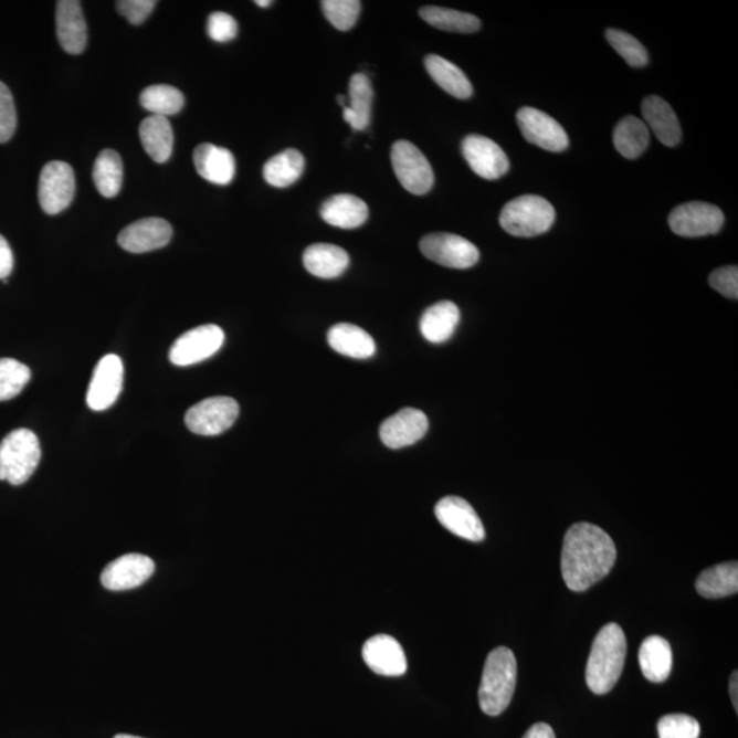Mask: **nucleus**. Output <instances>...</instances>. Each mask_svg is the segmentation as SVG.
Wrapping results in <instances>:
<instances>
[{
    "label": "nucleus",
    "instance_id": "nucleus-1",
    "mask_svg": "<svg viewBox=\"0 0 738 738\" xmlns=\"http://www.w3.org/2000/svg\"><path fill=\"white\" fill-rule=\"evenodd\" d=\"M616 549L602 528L590 523L573 524L565 535L561 570L569 590L582 592L607 578L613 569Z\"/></svg>",
    "mask_w": 738,
    "mask_h": 738
},
{
    "label": "nucleus",
    "instance_id": "nucleus-2",
    "mask_svg": "<svg viewBox=\"0 0 738 738\" xmlns=\"http://www.w3.org/2000/svg\"><path fill=\"white\" fill-rule=\"evenodd\" d=\"M626 658V637L620 625L603 626L593 640L587 663V685L593 694H609L619 683Z\"/></svg>",
    "mask_w": 738,
    "mask_h": 738
},
{
    "label": "nucleus",
    "instance_id": "nucleus-3",
    "mask_svg": "<svg viewBox=\"0 0 738 738\" xmlns=\"http://www.w3.org/2000/svg\"><path fill=\"white\" fill-rule=\"evenodd\" d=\"M517 683V661L512 650L498 647L488 654L484 665L478 705L482 711L497 717L509 707Z\"/></svg>",
    "mask_w": 738,
    "mask_h": 738
},
{
    "label": "nucleus",
    "instance_id": "nucleus-4",
    "mask_svg": "<svg viewBox=\"0 0 738 738\" xmlns=\"http://www.w3.org/2000/svg\"><path fill=\"white\" fill-rule=\"evenodd\" d=\"M42 449L39 437L27 429L10 432L0 443V481L21 486L38 470Z\"/></svg>",
    "mask_w": 738,
    "mask_h": 738
},
{
    "label": "nucleus",
    "instance_id": "nucleus-5",
    "mask_svg": "<svg viewBox=\"0 0 738 738\" xmlns=\"http://www.w3.org/2000/svg\"><path fill=\"white\" fill-rule=\"evenodd\" d=\"M556 221V210L540 196L527 194L509 201L500 212L499 223L515 238H536L549 232Z\"/></svg>",
    "mask_w": 738,
    "mask_h": 738
},
{
    "label": "nucleus",
    "instance_id": "nucleus-6",
    "mask_svg": "<svg viewBox=\"0 0 738 738\" xmlns=\"http://www.w3.org/2000/svg\"><path fill=\"white\" fill-rule=\"evenodd\" d=\"M391 165L398 181L409 193L423 196L434 187V171L429 159L412 143L400 140L391 148Z\"/></svg>",
    "mask_w": 738,
    "mask_h": 738
},
{
    "label": "nucleus",
    "instance_id": "nucleus-7",
    "mask_svg": "<svg viewBox=\"0 0 738 738\" xmlns=\"http://www.w3.org/2000/svg\"><path fill=\"white\" fill-rule=\"evenodd\" d=\"M239 414L240 405L233 398L212 397L190 408L184 423L193 434L215 436L232 429Z\"/></svg>",
    "mask_w": 738,
    "mask_h": 738
},
{
    "label": "nucleus",
    "instance_id": "nucleus-8",
    "mask_svg": "<svg viewBox=\"0 0 738 738\" xmlns=\"http://www.w3.org/2000/svg\"><path fill=\"white\" fill-rule=\"evenodd\" d=\"M76 193V178L66 161L54 160L45 165L39 180V203L49 215H56L72 204Z\"/></svg>",
    "mask_w": 738,
    "mask_h": 738
},
{
    "label": "nucleus",
    "instance_id": "nucleus-9",
    "mask_svg": "<svg viewBox=\"0 0 738 738\" xmlns=\"http://www.w3.org/2000/svg\"><path fill=\"white\" fill-rule=\"evenodd\" d=\"M420 251L429 261L449 268H471L481 259V252L471 241L450 233L425 235L420 241Z\"/></svg>",
    "mask_w": 738,
    "mask_h": 738
},
{
    "label": "nucleus",
    "instance_id": "nucleus-10",
    "mask_svg": "<svg viewBox=\"0 0 738 738\" xmlns=\"http://www.w3.org/2000/svg\"><path fill=\"white\" fill-rule=\"evenodd\" d=\"M224 344V333L217 325H204L189 330L172 344L170 361L177 367H189L209 360Z\"/></svg>",
    "mask_w": 738,
    "mask_h": 738
},
{
    "label": "nucleus",
    "instance_id": "nucleus-11",
    "mask_svg": "<svg viewBox=\"0 0 738 738\" xmlns=\"http://www.w3.org/2000/svg\"><path fill=\"white\" fill-rule=\"evenodd\" d=\"M725 223L724 212L717 205L690 201L676 207L668 217V224L677 235L696 239L717 234Z\"/></svg>",
    "mask_w": 738,
    "mask_h": 738
},
{
    "label": "nucleus",
    "instance_id": "nucleus-12",
    "mask_svg": "<svg viewBox=\"0 0 738 738\" xmlns=\"http://www.w3.org/2000/svg\"><path fill=\"white\" fill-rule=\"evenodd\" d=\"M517 124L528 143L546 151L562 152L569 146V137L562 126L538 108L518 109Z\"/></svg>",
    "mask_w": 738,
    "mask_h": 738
},
{
    "label": "nucleus",
    "instance_id": "nucleus-13",
    "mask_svg": "<svg viewBox=\"0 0 738 738\" xmlns=\"http://www.w3.org/2000/svg\"><path fill=\"white\" fill-rule=\"evenodd\" d=\"M124 386V362L118 356L107 355L97 362L86 394V403L95 412L107 411L117 402Z\"/></svg>",
    "mask_w": 738,
    "mask_h": 738
},
{
    "label": "nucleus",
    "instance_id": "nucleus-14",
    "mask_svg": "<svg viewBox=\"0 0 738 738\" xmlns=\"http://www.w3.org/2000/svg\"><path fill=\"white\" fill-rule=\"evenodd\" d=\"M463 155L471 169L484 180H499L509 171V159L497 143L492 138L471 135L463 141Z\"/></svg>",
    "mask_w": 738,
    "mask_h": 738
},
{
    "label": "nucleus",
    "instance_id": "nucleus-15",
    "mask_svg": "<svg viewBox=\"0 0 738 738\" xmlns=\"http://www.w3.org/2000/svg\"><path fill=\"white\" fill-rule=\"evenodd\" d=\"M435 516L450 533L465 540L483 541L486 538L481 517L470 502L460 497H446L437 502Z\"/></svg>",
    "mask_w": 738,
    "mask_h": 738
},
{
    "label": "nucleus",
    "instance_id": "nucleus-16",
    "mask_svg": "<svg viewBox=\"0 0 738 738\" xmlns=\"http://www.w3.org/2000/svg\"><path fill=\"white\" fill-rule=\"evenodd\" d=\"M155 562L143 554H126L108 563L101 576L103 587L109 591H128L151 579Z\"/></svg>",
    "mask_w": 738,
    "mask_h": 738
},
{
    "label": "nucleus",
    "instance_id": "nucleus-17",
    "mask_svg": "<svg viewBox=\"0 0 738 738\" xmlns=\"http://www.w3.org/2000/svg\"><path fill=\"white\" fill-rule=\"evenodd\" d=\"M429 431V418L419 409L405 408L386 419L379 429L380 440L390 449L412 446Z\"/></svg>",
    "mask_w": 738,
    "mask_h": 738
},
{
    "label": "nucleus",
    "instance_id": "nucleus-18",
    "mask_svg": "<svg viewBox=\"0 0 738 738\" xmlns=\"http://www.w3.org/2000/svg\"><path fill=\"white\" fill-rule=\"evenodd\" d=\"M362 660L373 673L384 677H400L407 673L408 662L401 644L389 634H377L362 647Z\"/></svg>",
    "mask_w": 738,
    "mask_h": 738
},
{
    "label": "nucleus",
    "instance_id": "nucleus-19",
    "mask_svg": "<svg viewBox=\"0 0 738 738\" xmlns=\"http://www.w3.org/2000/svg\"><path fill=\"white\" fill-rule=\"evenodd\" d=\"M172 238L171 224L161 218H146L129 224L118 235V244L130 253L160 250Z\"/></svg>",
    "mask_w": 738,
    "mask_h": 738
},
{
    "label": "nucleus",
    "instance_id": "nucleus-20",
    "mask_svg": "<svg viewBox=\"0 0 738 738\" xmlns=\"http://www.w3.org/2000/svg\"><path fill=\"white\" fill-rule=\"evenodd\" d=\"M57 42L67 54L84 53L88 42V31L78 0H61L56 4Z\"/></svg>",
    "mask_w": 738,
    "mask_h": 738
},
{
    "label": "nucleus",
    "instance_id": "nucleus-21",
    "mask_svg": "<svg viewBox=\"0 0 738 738\" xmlns=\"http://www.w3.org/2000/svg\"><path fill=\"white\" fill-rule=\"evenodd\" d=\"M196 170L205 181L229 184L235 177V159L226 148L201 144L193 152Z\"/></svg>",
    "mask_w": 738,
    "mask_h": 738
},
{
    "label": "nucleus",
    "instance_id": "nucleus-22",
    "mask_svg": "<svg viewBox=\"0 0 738 738\" xmlns=\"http://www.w3.org/2000/svg\"><path fill=\"white\" fill-rule=\"evenodd\" d=\"M642 113L644 124L655 133L663 146L676 147L682 141V126L667 102L658 96H649L643 102Z\"/></svg>",
    "mask_w": 738,
    "mask_h": 738
},
{
    "label": "nucleus",
    "instance_id": "nucleus-23",
    "mask_svg": "<svg viewBox=\"0 0 738 738\" xmlns=\"http://www.w3.org/2000/svg\"><path fill=\"white\" fill-rule=\"evenodd\" d=\"M320 215L323 221L339 229L362 226L369 217L365 200L354 194H336L323 203Z\"/></svg>",
    "mask_w": 738,
    "mask_h": 738
},
{
    "label": "nucleus",
    "instance_id": "nucleus-24",
    "mask_svg": "<svg viewBox=\"0 0 738 738\" xmlns=\"http://www.w3.org/2000/svg\"><path fill=\"white\" fill-rule=\"evenodd\" d=\"M303 263L308 273L317 278L334 280L348 270L350 257L341 246L314 244L305 250Z\"/></svg>",
    "mask_w": 738,
    "mask_h": 738
},
{
    "label": "nucleus",
    "instance_id": "nucleus-25",
    "mask_svg": "<svg viewBox=\"0 0 738 738\" xmlns=\"http://www.w3.org/2000/svg\"><path fill=\"white\" fill-rule=\"evenodd\" d=\"M328 344L337 354L351 359H369L377 351V344L361 327L350 323H339L327 334Z\"/></svg>",
    "mask_w": 738,
    "mask_h": 738
},
{
    "label": "nucleus",
    "instance_id": "nucleus-26",
    "mask_svg": "<svg viewBox=\"0 0 738 738\" xmlns=\"http://www.w3.org/2000/svg\"><path fill=\"white\" fill-rule=\"evenodd\" d=\"M373 89L366 74L357 73L349 83V105L344 107L345 123L356 131L366 130L371 124Z\"/></svg>",
    "mask_w": 738,
    "mask_h": 738
},
{
    "label": "nucleus",
    "instance_id": "nucleus-27",
    "mask_svg": "<svg viewBox=\"0 0 738 738\" xmlns=\"http://www.w3.org/2000/svg\"><path fill=\"white\" fill-rule=\"evenodd\" d=\"M460 317V309L454 303H436L424 310L422 319H420V331L431 344L446 342L453 337Z\"/></svg>",
    "mask_w": 738,
    "mask_h": 738
},
{
    "label": "nucleus",
    "instance_id": "nucleus-28",
    "mask_svg": "<svg viewBox=\"0 0 738 738\" xmlns=\"http://www.w3.org/2000/svg\"><path fill=\"white\" fill-rule=\"evenodd\" d=\"M639 663L644 677L650 682H666L673 666L671 644L661 636L645 639L639 651Z\"/></svg>",
    "mask_w": 738,
    "mask_h": 738
},
{
    "label": "nucleus",
    "instance_id": "nucleus-29",
    "mask_svg": "<svg viewBox=\"0 0 738 738\" xmlns=\"http://www.w3.org/2000/svg\"><path fill=\"white\" fill-rule=\"evenodd\" d=\"M140 138L144 149L157 164H166L171 158L175 133L169 118L151 115L144 119L140 125Z\"/></svg>",
    "mask_w": 738,
    "mask_h": 738
},
{
    "label": "nucleus",
    "instance_id": "nucleus-30",
    "mask_svg": "<svg viewBox=\"0 0 738 738\" xmlns=\"http://www.w3.org/2000/svg\"><path fill=\"white\" fill-rule=\"evenodd\" d=\"M424 65L431 78L449 95L457 99H470L474 94V88L465 73L445 57L429 55L424 60Z\"/></svg>",
    "mask_w": 738,
    "mask_h": 738
},
{
    "label": "nucleus",
    "instance_id": "nucleus-31",
    "mask_svg": "<svg viewBox=\"0 0 738 738\" xmlns=\"http://www.w3.org/2000/svg\"><path fill=\"white\" fill-rule=\"evenodd\" d=\"M696 591L707 599L735 595L738 591V563H720L706 569L696 580Z\"/></svg>",
    "mask_w": 738,
    "mask_h": 738
},
{
    "label": "nucleus",
    "instance_id": "nucleus-32",
    "mask_svg": "<svg viewBox=\"0 0 738 738\" xmlns=\"http://www.w3.org/2000/svg\"><path fill=\"white\" fill-rule=\"evenodd\" d=\"M305 169V159L297 149L275 155L264 165L263 176L265 182L274 188H287L299 180Z\"/></svg>",
    "mask_w": 738,
    "mask_h": 738
},
{
    "label": "nucleus",
    "instance_id": "nucleus-33",
    "mask_svg": "<svg viewBox=\"0 0 738 738\" xmlns=\"http://www.w3.org/2000/svg\"><path fill=\"white\" fill-rule=\"evenodd\" d=\"M613 141L622 157L636 159L649 148L650 130L644 120L630 115L615 126Z\"/></svg>",
    "mask_w": 738,
    "mask_h": 738
},
{
    "label": "nucleus",
    "instance_id": "nucleus-34",
    "mask_svg": "<svg viewBox=\"0 0 738 738\" xmlns=\"http://www.w3.org/2000/svg\"><path fill=\"white\" fill-rule=\"evenodd\" d=\"M94 183L102 196L107 199L115 198L120 192L124 183V165L119 154L114 149H105L96 158L94 171H92Z\"/></svg>",
    "mask_w": 738,
    "mask_h": 738
},
{
    "label": "nucleus",
    "instance_id": "nucleus-35",
    "mask_svg": "<svg viewBox=\"0 0 738 738\" xmlns=\"http://www.w3.org/2000/svg\"><path fill=\"white\" fill-rule=\"evenodd\" d=\"M420 17L436 29L455 33H474L481 29V21L474 14L463 11L437 8V6H425L420 10Z\"/></svg>",
    "mask_w": 738,
    "mask_h": 738
},
{
    "label": "nucleus",
    "instance_id": "nucleus-36",
    "mask_svg": "<svg viewBox=\"0 0 738 738\" xmlns=\"http://www.w3.org/2000/svg\"><path fill=\"white\" fill-rule=\"evenodd\" d=\"M140 103L152 115L167 118L181 112L184 97L175 86L152 85L141 92Z\"/></svg>",
    "mask_w": 738,
    "mask_h": 738
},
{
    "label": "nucleus",
    "instance_id": "nucleus-37",
    "mask_svg": "<svg viewBox=\"0 0 738 738\" xmlns=\"http://www.w3.org/2000/svg\"><path fill=\"white\" fill-rule=\"evenodd\" d=\"M31 380V369L14 359H0V401L13 400Z\"/></svg>",
    "mask_w": 738,
    "mask_h": 738
},
{
    "label": "nucleus",
    "instance_id": "nucleus-38",
    "mask_svg": "<svg viewBox=\"0 0 738 738\" xmlns=\"http://www.w3.org/2000/svg\"><path fill=\"white\" fill-rule=\"evenodd\" d=\"M607 39L611 48L619 53L632 67H643L649 63L647 51L637 39L620 29H608Z\"/></svg>",
    "mask_w": 738,
    "mask_h": 738
},
{
    "label": "nucleus",
    "instance_id": "nucleus-39",
    "mask_svg": "<svg viewBox=\"0 0 738 738\" xmlns=\"http://www.w3.org/2000/svg\"><path fill=\"white\" fill-rule=\"evenodd\" d=\"M320 4L326 19L338 31H350L359 20L361 2L357 0H325Z\"/></svg>",
    "mask_w": 738,
    "mask_h": 738
},
{
    "label": "nucleus",
    "instance_id": "nucleus-40",
    "mask_svg": "<svg viewBox=\"0 0 738 738\" xmlns=\"http://www.w3.org/2000/svg\"><path fill=\"white\" fill-rule=\"evenodd\" d=\"M660 738H699L700 725L685 714H671L660 719Z\"/></svg>",
    "mask_w": 738,
    "mask_h": 738
},
{
    "label": "nucleus",
    "instance_id": "nucleus-41",
    "mask_svg": "<svg viewBox=\"0 0 738 738\" xmlns=\"http://www.w3.org/2000/svg\"><path fill=\"white\" fill-rule=\"evenodd\" d=\"M17 129V112L13 95L0 81V144L8 143Z\"/></svg>",
    "mask_w": 738,
    "mask_h": 738
},
{
    "label": "nucleus",
    "instance_id": "nucleus-42",
    "mask_svg": "<svg viewBox=\"0 0 738 738\" xmlns=\"http://www.w3.org/2000/svg\"><path fill=\"white\" fill-rule=\"evenodd\" d=\"M207 33L213 42L226 43L238 36L239 24L232 15L217 11V13L210 15L209 22H207Z\"/></svg>",
    "mask_w": 738,
    "mask_h": 738
},
{
    "label": "nucleus",
    "instance_id": "nucleus-43",
    "mask_svg": "<svg viewBox=\"0 0 738 738\" xmlns=\"http://www.w3.org/2000/svg\"><path fill=\"white\" fill-rule=\"evenodd\" d=\"M708 284L713 289L728 298L738 297V268L736 265L715 270L708 278Z\"/></svg>",
    "mask_w": 738,
    "mask_h": 738
},
{
    "label": "nucleus",
    "instance_id": "nucleus-44",
    "mask_svg": "<svg viewBox=\"0 0 738 738\" xmlns=\"http://www.w3.org/2000/svg\"><path fill=\"white\" fill-rule=\"evenodd\" d=\"M115 6L131 25H141L152 13L157 2L155 0H120Z\"/></svg>",
    "mask_w": 738,
    "mask_h": 738
},
{
    "label": "nucleus",
    "instance_id": "nucleus-45",
    "mask_svg": "<svg viewBox=\"0 0 738 738\" xmlns=\"http://www.w3.org/2000/svg\"><path fill=\"white\" fill-rule=\"evenodd\" d=\"M14 255L8 240L0 235V280L6 281L13 273Z\"/></svg>",
    "mask_w": 738,
    "mask_h": 738
},
{
    "label": "nucleus",
    "instance_id": "nucleus-46",
    "mask_svg": "<svg viewBox=\"0 0 738 738\" xmlns=\"http://www.w3.org/2000/svg\"><path fill=\"white\" fill-rule=\"evenodd\" d=\"M523 738H556L550 725L536 724L530 728Z\"/></svg>",
    "mask_w": 738,
    "mask_h": 738
},
{
    "label": "nucleus",
    "instance_id": "nucleus-47",
    "mask_svg": "<svg viewBox=\"0 0 738 738\" xmlns=\"http://www.w3.org/2000/svg\"><path fill=\"white\" fill-rule=\"evenodd\" d=\"M737 683H738V677H737V672H735L734 674H731V677H730L729 690H730L731 703H734V706L736 708V713H738V710H737V708H738V695H737L738 685H737Z\"/></svg>",
    "mask_w": 738,
    "mask_h": 738
},
{
    "label": "nucleus",
    "instance_id": "nucleus-48",
    "mask_svg": "<svg viewBox=\"0 0 738 738\" xmlns=\"http://www.w3.org/2000/svg\"><path fill=\"white\" fill-rule=\"evenodd\" d=\"M256 4L259 8H270L273 2H271V0H256Z\"/></svg>",
    "mask_w": 738,
    "mask_h": 738
},
{
    "label": "nucleus",
    "instance_id": "nucleus-49",
    "mask_svg": "<svg viewBox=\"0 0 738 738\" xmlns=\"http://www.w3.org/2000/svg\"><path fill=\"white\" fill-rule=\"evenodd\" d=\"M337 99H338L339 106H341L344 108L346 106L345 97L344 96H338Z\"/></svg>",
    "mask_w": 738,
    "mask_h": 738
},
{
    "label": "nucleus",
    "instance_id": "nucleus-50",
    "mask_svg": "<svg viewBox=\"0 0 738 738\" xmlns=\"http://www.w3.org/2000/svg\"><path fill=\"white\" fill-rule=\"evenodd\" d=\"M114 738H143V737L130 736V735H118V736H115Z\"/></svg>",
    "mask_w": 738,
    "mask_h": 738
}]
</instances>
